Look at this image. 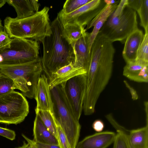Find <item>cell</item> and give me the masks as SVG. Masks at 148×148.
<instances>
[{
  "label": "cell",
  "mask_w": 148,
  "mask_h": 148,
  "mask_svg": "<svg viewBox=\"0 0 148 148\" xmlns=\"http://www.w3.org/2000/svg\"><path fill=\"white\" fill-rule=\"evenodd\" d=\"M112 43L99 34L92 45L83 104L85 115L95 112L98 99L111 77L115 52Z\"/></svg>",
  "instance_id": "1"
},
{
  "label": "cell",
  "mask_w": 148,
  "mask_h": 148,
  "mask_svg": "<svg viewBox=\"0 0 148 148\" xmlns=\"http://www.w3.org/2000/svg\"><path fill=\"white\" fill-rule=\"evenodd\" d=\"M51 33L42 42V69L48 79L60 68L73 63L74 55L72 45L65 38L63 25L57 16L50 23Z\"/></svg>",
  "instance_id": "2"
},
{
  "label": "cell",
  "mask_w": 148,
  "mask_h": 148,
  "mask_svg": "<svg viewBox=\"0 0 148 148\" xmlns=\"http://www.w3.org/2000/svg\"><path fill=\"white\" fill-rule=\"evenodd\" d=\"M49 10L45 6L35 14L21 19L7 17L4 20V29L10 38L30 39L42 42L51 33Z\"/></svg>",
  "instance_id": "3"
},
{
  "label": "cell",
  "mask_w": 148,
  "mask_h": 148,
  "mask_svg": "<svg viewBox=\"0 0 148 148\" xmlns=\"http://www.w3.org/2000/svg\"><path fill=\"white\" fill-rule=\"evenodd\" d=\"M127 1H120L99 31L112 42L124 43L127 37L139 29L136 11L127 5Z\"/></svg>",
  "instance_id": "4"
},
{
  "label": "cell",
  "mask_w": 148,
  "mask_h": 148,
  "mask_svg": "<svg viewBox=\"0 0 148 148\" xmlns=\"http://www.w3.org/2000/svg\"><path fill=\"white\" fill-rule=\"evenodd\" d=\"M52 115L56 123L64 132L71 148H76L81 126L75 116L64 95L62 84L50 89Z\"/></svg>",
  "instance_id": "5"
},
{
  "label": "cell",
  "mask_w": 148,
  "mask_h": 148,
  "mask_svg": "<svg viewBox=\"0 0 148 148\" xmlns=\"http://www.w3.org/2000/svg\"><path fill=\"white\" fill-rule=\"evenodd\" d=\"M43 71L42 58L22 64L5 65L0 64V72L12 79L16 89L27 97L34 98L36 86Z\"/></svg>",
  "instance_id": "6"
},
{
  "label": "cell",
  "mask_w": 148,
  "mask_h": 148,
  "mask_svg": "<svg viewBox=\"0 0 148 148\" xmlns=\"http://www.w3.org/2000/svg\"><path fill=\"white\" fill-rule=\"evenodd\" d=\"M39 49L38 43L36 40L13 38L10 47L0 50L3 59L0 64L15 65L32 61L39 57Z\"/></svg>",
  "instance_id": "7"
},
{
  "label": "cell",
  "mask_w": 148,
  "mask_h": 148,
  "mask_svg": "<svg viewBox=\"0 0 148 148\" xmlns=\"http://www.w3.org/2000/svg\"><path fill=\"white\" fill-rule=\"evenodd\" d=\"M28 102L22 93L14 91L0 97V123L17 125L29 113Z\"/></svg>",
  "instance_id": "8"
},
{
  "label": "cell",
  "mask_w": 148,
  "mask_h": 148,
  "mask_svg": "<svg viewBox=\"0 0 148 148\" xmlns=\"http://www.w3.org/2000/svg\"><path fill=\"white\" fill-rule=\"evenodd\" d=\"M62 84L67 101L76 119L79 121L83 110L86 75H76Z\"/></svg>",
  "instance_id": "9"
},
{
  "label": "cell",
  "mask_w": 148,
  "mask_h": 148,
  "mask_svg": "<svg viewBox=\"0 0 148 148\" xmlns=\"http://www.w3.org/2000/svg\"><path fill=\"white\" fill-rule=\"evenodd\" d=\"M106 4L103 0H91L76 10L69 14L61 11L57 17L62 24H76L84 27L101 11Z\"/></svg>",
  "instance_id": "10"
},
{
  "label": "cell",
  "mask_w": 148,
  "mask_h": 148,
  "mask_svg": "<svg viewBox=\"0 0 148 148\" xmlns=\"http://www.w3.org/2000/svg\"><path fill=\"white\" fill-rule=\"evenodd\" d=\"M90 33L85 31L81 37L72 46L74 55L73 64L76 68L84 69L87 73L90 62V52L89 50L88 40Z\"/></svg>",
  "instance_id": "11"
},
{
  "label": "cell",
  "mask_w": 148,
  "mask_h": 148,
  "mask_svg": "<svg viewBox=\"0 0 148 148\" xmlns=\"http://www.w3.org/2000/svg\"><path fill=\"white\" fill-rule=\"evenodd\" d=\"M34 98L37 103L35 112L47 111L53 113V105L48 79L44 74L41 75L36 86Z\"/></svg>",
  "instance_id": "12"
},
{
  "label": "cell",
  "mask_w": 148,
  "mask_h": 148,
  "mask_svg": "<svg viewBox=\"0 0 148 148\" xmlns=\"http://www.w3.org/2000/svg\"><path fill=\"white\" fill-rule=\"evenodd\" d=\"M116 136V134L111 131L96 133L78 142L76 148H107L113 143Z\"/></svg>",
  "instance_id": "13"
},
{
  "label": "cell",
  "mask_w": 148,
  "mask_h": 148,
  "mask_svg": "<svg viewBox=\"0 0 148 148\" xmlns=\"http://www.w3.org/2000/svg\"><path fill=\"white\" fill-rule=\"evenodd\" d=\"M123 75L132 81L147 83L148 63L136 60L127 63L123 68Z\"/></svg>",
  "instance_id": "14"
},
{
  "label": "cell",
  "mask_w": 148,
  "mask_h": 148,
  "mask_svg": "<svg viewBox=\"0 0 148 148\" xmlns=\"http://www.w3.org/2000/svg\"><path fill=\"white\" fill-rule=\"evenodd\" d=\"M144 36L142 31L138 29L126 38L122 51V56L126 63L136 60Z\"/></svg>",
  "instance_id": "15"
},
{
  "label": "cell",
  "mask_w": 148,
  "mask_h": 148,
  "mask_svg": "<svg viewBox=\"0 0 148 148\" xmlns=\"http://www.w3.org/2000/svg\"><path fill=\"white\" fill-rule=\"evenodd\" d=\"M118 4L106 5L101 12L87 25L85 29L86 31L93 27L92 31L90 33L89 37L88 47L90 52L91 46L94 40L104 23L116 8Z\"/></svg>",
  "instance_id": "16"
},
{
  "label": "cell",
  "mask_w": 148,
  "mask_h": 148,
  "mask_svg": "<svg viewBox=\"0 0 148 148\" xmlns=\"http://www.w3.org/2000/svg\"><path fill=\"white\" fill-rule=\"evenodd\" d=\"M82 74L86 75L87 72L82 68L75 67L73 63L64 66L53 73L48 79L50 89L75 76Z\"/></svg>",
  "instance_id": "17"
},
{
  "label": "cell",
  "mask_w": 148,
  "mask_h": 148,
  "mask_svg": "<svg viewBox=\"0 0 148 148\" xmlns=\"http://www.w3.org/2000/svg\"><path fill=\"white\" fill-rule=\"evenodd\" d=\"M33 140L36 143L59 145L57 138L49 131L37 113L34 121Z\"/></svg>",
  "instance_id": "18"
},
{
  "label": "cell",
  "mask_w": 148,
  "mask_h": 148,
  "mask_svg": "<svg viewBox=\"0 0 148 148\" xmlns=\"http://www.w3.org/2000/svg\"><path fill=\"white\" fill-rule=\"evenodd\" d=\"M12 6L17 14L15 18L21 19L30 16L38 11L40 4L36 0H6Z\"/></svg>",
  "instance_id": "19"
},
{
  "label": "cell",
  "mask_w": 148,
  "mask_h": 148,
  "mask_svg": "<svg viewBox=\"0 0 148 148\" xmlns=\"http://www.w3.org/2000/svg\"><path fill=\"white\" fill-rule=\"evenodd\" d=\"M128 139L132 148H148V123L143 127L129 130Z\"/></svg>",
  "instance_id": "20"
},
{
  "label": "cell",
  "mask_w": 148,
  "mask_h": 148,
  "mask_svg": "<svg viewBox=\"0 0 148 148\" xmlns=\"http://www.w3.org/2000/svg\"><path fill=\"white\" fill-rule=\"evenodd\" d=\"M110 123L116 131L113 148H129L128 139L129 130L119 124L115 119L112 120Z\"/></svg>",
  "instance_id": "21"
},
{
  "label": "cell",
  "mask_w": 148,
  "mask_h": 148,
  "mask_svg": "<svg viewBox=\"0 0 148 148\" xmlns=\"http://www.w3.org/2000/svg\"><path fill=\"white\" fill-rule=\"evenodd\" d=\"M63 25L64 36L72 45L86 31L84 27L76 24H67Z\"/></svg>",
  "instance_id": "22"
},
{
  "label": "cell",
  "mask_w": 148,
  "mask_h": 148,
  "mask_svg": "<svg viewBox=\"0 0 148 148\" xmlns=\"http://www.w3.org/2000/svg\"><path fill=\"white\" fill-rule=\"evenodd\" d=\"M40 116L46 127L57 139L56 124L52 113L50 111L40 110L36 112Z\"/></svg>",
  "instance_id": "23"
},
{
  "label": "cell",
  "mask_w": 148,
  "mask_h": 148,
  "mask_svg": "<svg viewBox=\"0 0 148 148\" xmlns=\"http://www.w3.org/2000/svg\"><path fill=\"white\" fill-rule=\"evenodd\" d=\"M16 89L13 80L0 72V97L8 94Z\"/></svg>",
  "instance_id": "24"
},
{
  "label": "cell",
  "mask_w": 148,
  "mask_h": 148,
  "mask_svg": "<svg viewBox=\"0 0 148 148\" xmlns=\"http://www.w3.org/2000/svg\"><path fill=\"white\" fill-rule=\"evenodd\" d=\"M91 0H67L61 11L65 14L70 13L90 1Z\"/></svg>",
  "instance_id": "25"
},
{
  "label": "cell",
  "mask_w": 148,
  "mask_h": 148,
  "mask_svg": "<svg viewBox=\"0 0 148 148\" xmlns=\"http://www.w3.org/2000/svg\"><path fill=\"white\" fill-rule=\"evenodd\" d=\"M136 60L148 63V32H145L144 34L143 40L138 51Z\"/></svg>",
  "instance_id": "26"
},
{
  "label": "cell",
  "mask_w": 148,
  "mask_h": 148,
  "mask_svg": "<svg viewBox=\"0 0 148 148\" xmlns=\"http://www.w3.org/2000/svg\"><path fill=\"white\" fill-rule=\"evenodd\" d=\"M140 19V25L148 32V0H143L142 5L137 11Z\"/></svg>",
  "instance_id": "27"
},
{
  "label": "cell",
  "mask_w": 148,
  "mask_h": 148,
  "mask_svg": "<svg viewBox=\"0 0 148 148\" xmlns=\"http://www.w3.org/2000/svg\"><path fill=\"white\" fill-rule=\"evenodd\" d=\"M56 124L59 145L61 148H71L64 132L58 124L56 123Z\"/></svg>",
  "instance_id": "28"
},
{
  "label": "cell",
  "mask_w": 148,
  "mask_h": 148,
  "mask_svg": "<svg viewBox=\"0 0 148 148\" xmlns=\"http://www.w3.org/2000/svg\"><path fill=\"white\" fill-rule=\"evenodd\" d=\"M12 39L4 29L0 32V50L9 48Z\"/></svg>",
  "instance_id": "29"
},
{
  "label": "cell",
  "mask_w": 148,
  "mask_h": 148,
  "mask_svg": "<svg viewBox=\"0 0 148 148\" xmlns=\"http://www.w3.org/2000/svg\"><path fill=\"white\" fill-rule=\"evenodd\" d=\"M0 135L13 140L15 139L16 134L13 130L0 127Z\"/></svg>",
  "instance_id": "30"
},
{
  "label": "cell",
  "mask_w": 148,
  "mask_h": 148,
  "mask_svg": "<svg viewBox=\"0 0 148 148\" xmlns=\"http://www.w3.org/2000/svg\"><path fill=\"white\" fill-rule=\"evenodd\" d=\"M22 136L27 141V143L24 141L23 145L21 146L15 148H37L35 142L33 140L29 139L23 134H22Z\"/></svg>",
  "instance_id": "31"
},
{
  "label": "cell",
  "mask_w": 148,
  "mask_h": 148,
  "mask_svg": "<svg viewBox=\"0 0 148 148\" xmlns=\"http://www.w3.org/2000/svg\"><path fill=\"white\" fill-rule=\"evenodd\" d=\"M142 1L143 0H127V5L137 11L141 7Z\"/></svg>",
  "instance_id": "32"
},
{
  "label": "cell",
  "mask_w": 148,
  "mask_h": 148,
  "mask_svg": "<svg viewBox=\"0 0 148 148\" xmlns=\"http://www.w3.org/2000/svg\"><path fill=\"white\" fill-rule=\"evenodd\" d=\"M104 127L103 122L101 120L97 119L95 120L92 124L93 129L98 132L102 131Z\"/></svg>",
  "instance_id": "33"
},
{
  "label": "cell",
  "mask_w": 148,
  "mask_h": 148,
  "mask_svg": "<svg viewBox=\"0 0 148 148\" xmlns=\"http://www.w3.org/2000/svg\"><path fill=\"white\" fill-rule=\"evenodd\" d=\"M123 82L126 87L129 90L132 99L133 100H137L138 98V96L136 91L129 84L127 81L124 80Z\"/></svg>",
  "instance_id": "34"
},
{
  "label": "cell",
  "mask_w": 148,
  "mask_h": 148,
  "mask_svg": "<svg viewBox=\"0 0 148 148\" xmlns=\"http://www.w3.org/2000/svg\"><path fill=\"white\" fill-rule=\"evenodd\" d=\"M35 143L37 148H61L58 145Z\"/></svg>",
  "instance_id": "35"
},
{
  "label": "cell",
  "mask_w": 148,
  "mask_h": 148,
  "mask_svg": "<svg viewBox=\"0 0 148 148\" xmlns=\"http://www.w3.org/2000/svg\"><path fill=\"white\" fill-rule=\"evenodd\" d=\"M106 5H113L116 4H118L119 3L120 1L114 0H103Z\"/></svg>",
  "instance_id": "36"
},
{
  "label": "cell",
  "mask_w": 148,
  "mask_h": 148,
  "mask_svg": "<svg viewBox=\"0 0 148 148\" xmlns=\"http://www.w3.org/2000/svg\"><path fill=\"white\" fill-rule=\"evenodd\" d=\"M6 2V0H0V8L2 7Z\"/></svg>",
  "instance_id": "37"
},
{
  "label": "cell",
  "mask_w": 148,
  "mask_h": 148,
  "mask_svg": "<svg viewBox=\"0 0 148 148\" xmlns=\"http://www.w3.org/2000/svg\"><path fill=\"white\" fill-rule=\"evenodd\" d=\"M4 29V27L2 25L1 21L0 19V32Z\"/></svg>",
  "instance_id": "38"
},
{
  "label": "cell",
  "mask_w": 148,
  "mask_h": 148,
  "mask_svg": "<svg viewBox=\"0 0 148 148\" xmlns=\"http://www.w3.org/2000/svg\"><path fill=\"white\" fill-rule=\"evenodd\" d=\"M3 59L2 56L0 54V64L3 61Z\"/></svg>",
  "instance_id": "39"
},
{
  "label": "cell",
  "mask_w": 148,
  "mask_h": 148,
  "mask_svg": "<svg viewBox=\"0 0 148 148\" xmlns=\"http://www.w3.org/2000/svg\"><path fill=\"white\" fill-rule=\"evenodd\" d=\"M129 143V142H128ZM129 148H132L130 145H129Z\"/></svg>",
  "instance_id": "40"
}]
</instances>
